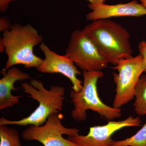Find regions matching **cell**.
<instances>
[{"mask_svg": "<svg viewBox=\"0 0 146 146\" xmlns=\"http://www.w3.org/2000/svg\"><path fill=\"white\" fill-rule=\"evenodd\" d=\"M63 115L60 113L50 115L43 125H30L22 132V137L25 141L35 140L44 146H80L63 138L78 134L80 129L67 128L62 124Z\"/></svg>", "mask_w": 146, "mask_h": 146, "instance_id": "52a82bcc", "label": "cell"}, {"mask_svg": "<svg viewBox=\"0 0 146 146\" xmlns=\"http://www.w3.org/2000/svg\"><path fill=\"white\" fill-rule=\"evenodd\" d=\"M43 36L31 24L12 25L3 33L0 39V52H5L7 60L5 69L22 65L26 68H38L44 59L35 54L34 48L43 42Z\"/></svg>", "mask_w": 146, "mask_h": 146, "instance_id": "7a4b0ae2", "label": "cell"}, {"mask_svg": "<svg viewBox=\"0 0 146 146\" xmlns=\"http://www.w3.org/2000/svg\"><path fill=\"white\" fill-rule=\"evenodd\" d=\"M0 146H22L18 131L6 125H0Z\"/></svg>", "mask_w": 146, "mask_h": 146, "instance_id": "4fadbf2b", "label": "cell"}, {"mask_svg": "<svg viewBox=\"0 0 146 146\" xmlns=\"http://www.w3.org/2000/svg\"><path fill=\"white\" fill-rule=\"evenodd\" d=\"M112 146H146V123L133 136L124 140H114Z\"/></svg>", "mask_w": 146, "mask_h": 146, "instance_id": "5bb4252c", "label": "cell"}, {"mask_svg": "<svg viewBox=\"0 0 146 146\" xmlns=\"http://www.w3.org/2000/svg\"><path fill=\"white\" fill-rule=\"evenodd\" d=\"M138 50L140 52V54L143 56V58L145 71L146 73V41H143L140 42L138 45Z\"/></svg>", "mask_w": 146, "mask_h": 146, "instance_id": "2e32d148", "label": "cell"}, {"mask_svg": "<svg viewBox=\"0 0 146 146\" xmlns=\"http://www.w3.org/2000/svg\"><path fill=\"white\" fill-rule=\"evenodd\" d=\"M91 12L86 14V20L94 21L113 17H141L146 15V8L141 3L133 0L127 3L114 5L106 4L104 3H89Z\"/></svg>", "mask_w": 146, "mask_h": 146, "instance_id": "30bf717a", "label": "cell"}, {"mask_svg": "<svg viewBox=\"0 0 146 146\" xmlns=\"http://www.w3.org/2000/svg\"><path fill=\"white\" fill-rule=\"evenodd\" d=\"M17 0H0V12L4 13L6 12L11 3Z\"/></svg>", "mask_w": 146, "mask_h": 146, "instance_id": "e0dca14e", "label": "cell"}, {"mask_svg": "<svg viewBox=\"0 0 146 146\" xmlns=\"http://www.w3.org/2000/svg\"><path fill=\"white\" fill-rule=\"evenodd\" d=\"M141 3L146 8V0H139Z\"/></svg>", "mask_w": 146, "mask_h": 146, "instance_id": "d6986e66", "label": "cell"}, {"mask_svg": "<svg viewBox=\"0 0 146 146\" xmlns=\"http://www.w3.org/2000/svg\"><path fill=\"white\" fill-rule=\"evenodd\" d=\"M40 50L45 55L43 63L37 68L43 73H60L69 79L72 84V89L78 92L82 89V82L77 77L81 73L72 60L66 55H61L51 50L45 43L39 46Z\"/></svg>", "mask_w": 146, "mask_h": 146, "instance_id": "9c48e42d", "label": "cell"}, {"mask_svg": "<svg viewBox=\"0 0 146 146\" xmlns=\"http://www.w3.org/2000/svg\"><path fill=\"white\" fill-rule=\"evenodd\" d=\"M21 87L24 92L29 94L28 97L39 102V106L29 116L21 120L11 121L2 117L0 119V125L39 126L46 123L50 115L59 113L63 110L65 94L63 86L52 85L49 90H47L41 80L33 79L30 84L25 82L21 84Z\"/></svg>", "mask_w": 146, "mask_h": 146, "instance_id": "3957f363", "label": "cell"}, {"mask_svg": "<svg viewBox=\"0 0 146 146\" xmlns=\"http://www.w3.org/2000/svg\"><path fill=\"white\" fill-rule=\"evenodd\" d=\"M141 123L139 117L130 116L121 121H110L104 125L91 127L85 136L78 134L67 139L80 146H112L114 140L111 136L115 132L125 127L141 126Z\"/></svg>", "mask_w": 146, "mask_h": 146, "instance_id": "ba28073f", "label": "cell"}, {"mask_svg": "<svg viewBox=\"0 0 146 146\" xmlns=\"http://www.w3.org/2000/svg\"><path fill=\"white\" fill-rule=\"evenodd\" d=\"M83 84L81 91H71L70 96L74 104L71 115L78 121L86 120L88 110L97 112L102 117L112 121L121 117V108H115L105 104L100 99L97 90L98 80L104 76L102 71H83Z\"/></svg>", "mask_w": 146, "mask_h": 146, "instance_id": "277c9868", "label": "cell"}, {"mask_svg": "<svg viewBox=\"0 0 146 146\" xmlns=\"http://www.w3.org/2000/svg\"><path fill=\"white\" fill-rule=\"evenodd\" d=\"M112 68L118 72L112 73L116 84L112 106L119 109L134 98L135 87L145 71L143 58L139 54L135 57L120 60Z\"/></svg>", "mask_w": 146, "mask_h": 146, "instance_id": "5b68a950", "label": "cell"}, {"mask_svg": "<svg viewBox=\"0 0 146 146\" xmlns=\"http://www.w3.org/2000/svg\"><path fill=\"white\" fill-rule=\"evenodd\" d=\"M134 112L138 116L146 115V75L141 76L134 90Z\"/></svg>", "mask_w": 146, "mask_h": 146, "instance_id": "7c38bea8", "label": "cell"}, {"mask_svg": "<svg viewBox=\"0 0 146 146\" xmlns=\"http://www.w3.org/2000/svg\"><path fill=\"white\" fill-rule=\"evenodd\" d=\"M9 19L5 16H3L0 18V31L1 32L9 30L12 26Z\"/></svg>", "mask_w": 146, "mask_h": 146, "instance_id": "9a60e30c", "label": "cell"}, {"mask_svg": "<svg viewBox=\"0 0 146 146\" xmlns=\"http://www.w3.org/2000/svg\"><path fill=\"white\" fill-rule=\"evenodd\" d=\"M108 63L133 57L130 35L126 29L109 19L92 21L82 30Z\"/></svg>", "mask_w": 146, "mask_h": 146, "instance_id": "6da1fadb", "label": "cell"}, {"mask_svg": "<svg viewBox=\"0 0 146 146\" xmlns=\"http://www.w3.org/2000/svg\"><path fill=\"white\" fill-rule=\"evenodd\" d=\"M90 2V3L96 4L98 3H104L106 0H86Z\"/></svg>", "mask_w": 146, "mask_h": 146, "instance_id": "ac0fdd59", "label": "cell"}, {"mask_svg": "<svg viewBox=\"0 0 146 146\" xmlns=\"http://www.w3.org/2000/svg\"><path fill=\"white\" fill-rule=\"evenodd\" d=\"M1 73L3 75L0 80V110L12 107L19 104L21 96H14L11 94L13 90H18L14 87L16 81L31 79L28 74L24 72L17 67H12L8 70L3 68Z\"/></svg>", "mask_w": 146, "mask_h": 146, "instance_id": "8fae6325", "label": "cell"}, {"mask_svg": "<svg viewBox=\"0 0 146 146\" xmlns=\"http://www.w3.org/2000/svg\"><path fill=\"white\" fill-rule=\"evenodd\" d=\"M65 55L82 71H101L108 63L82 30L72 33Z\"/></svg>", "mask_w": 146, "mask_h": 146, "instance_id": "8992f818", "label": "cell"}]
</instances>
